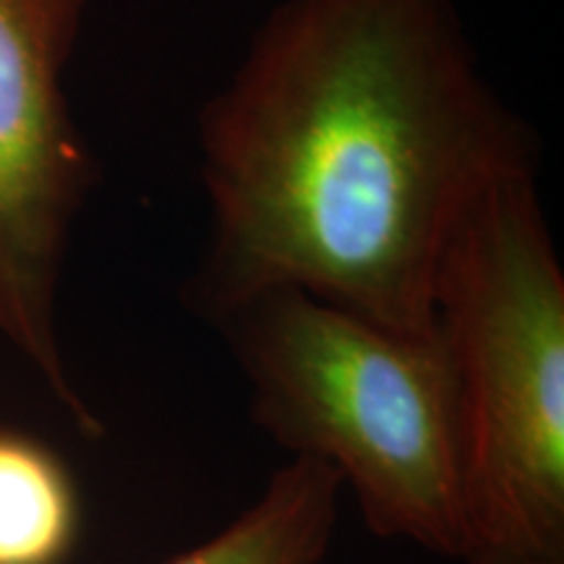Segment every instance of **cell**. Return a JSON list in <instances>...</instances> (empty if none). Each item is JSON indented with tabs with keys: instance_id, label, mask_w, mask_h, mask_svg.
<instances>
[{
	"instance_id": "1",
	"label": "cell",
	"mask_w": 564,
	"mask_h": 564,
	"mask_svg": "<svg viewBox=\"0 0 564 564\" xmlns=\"http://www.w3.org/2000/svg\"><path fill=\"white\" fill-rule=\"evenodd\" d=\"M199 171L204 319L301 291L426 335L457 223L535 152L447 0H285L202 108Z\"/></svg>"
},
{
	"instance_id": "2",
	"label": "cell",
	"mask_w": 564,
	"mask_h": 564,
	"mask_svg": "<svg viewBox=\"0 0 564 564\" xmlns=\"http://www.w3.org/2000/svg\"><path fill=\"white\" fill-rule=\"evenodd\" d=\"M460 432L465 564H564V270L535 171L491 183L434 282Z\"/></svg>"
},
{
	"instance_id": "3",
	"label": "cell",
	"mask_w": 564,
	"mask_h": 564,
	"mask_svg": "<svg viewBox=\"0 0 564 564\" xmlns=\"http://www.w3.org/2000/svg\"><path fill=\"white\" fill-rule=\"evenodd\" d=\"M251 419L340 476L373 535L463 556L460 432L440 335L390 329L301 291L225 308Z\"/></svg>"
},
{
	"instance_id": "4",
	"label": "cell",
	"mask_w": 564,
	"mask_h": 564,
	"mask_svg": "<svg viewBox=\"0 0 564 564\" xmlns=\"http://www.w3.org/2000/svg\"><path fill=\"white\" fill-rule=\"evenodd\" d=\"M82 11L84 0H0V340L82 434L100 436L58 337L70 232L97 178L63 89Z\"/></svg>"
},
{
	"instance_id": "5",
	"label": "cell",
	"mask_w": 564,
	"mask_h": 564,
	"mask_svg": "<svg viewBox=\"0 0 564 564\" xmlns=\"http://www.w3.org/2000/svg\"><path fill=\"white\" fill-rule=\"evenodd\" d=\"M343 481L329 465L291 457L220 533L165 564H324Z\"/></svg>"
},
{
	"instance_id": "6",
	"label": "cell",
	"mask_w": 564,
	"mask_h": 564,
	"mask_svg": "<svg viewBox=\"0 0 564 564\" xmlns=\"http://www.w3.org/2000/svg\"><path fill=\"white\" fill-rule=\"evenodd\" d=\"M79 535V494L51 447L0 429V564H63Z\"/></svg>"
}]
</instances>
